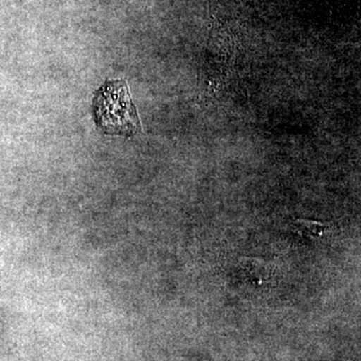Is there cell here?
<instances>
[{
  "mask_svg": "<svg viewBox=\"0 0 361 361\" xmlns=\"http://www.w3.org/2000/svg\"><path fill=\"white\" fill-rule=\"evenodd\" d=\"M97 128L104 135L132 137L142 132L141 121L123 80H109L94 99Z\"/></svg>",
  "mask_w": 361,
  "mask_h": 361,
  "instance_id": "1",
  "label": "cell"
},
{
  "mask_svg": "<svg viewBox=\"0 0 361 361\" xmlns=\"http://www.w3.org/2000/svg\"><path fill=\"white\" fill-rule=\"evenodd\" d=\"M293 231L303 238L315 240L322 236L323 233L326 231L327 226L323 223L316 222V221L296 220L292 224Z\"/></svg>",
  "mask_w": 361,
  "mask_h": 361,
  "instance_id": "3",
  "label": "cell"
},
{
  "mask_svg": "<svg viewBox=\"0 0 361 361\" xmlns=\"http://www.w3.org/2000/svg\"><path fill=\"white\" fill-rule=\"evenodd\" d=\"M240 272L253 284L260 285L268 277L267 264L257 258H242L239 263Z\"/></svg>",
  "mask_w": 361,
  "mask_h": 361,
  "instance_id": "2",
  "label": "cell"
}]
</instances>
